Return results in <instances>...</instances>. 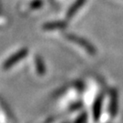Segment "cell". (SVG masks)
Listing matches in <instances>:
<instances>
[{
  "instance_id": "cell-1",
  "label": "cell",
  "mask_w": 123,
  "mask_h": 123,
  "mask_svg": "<svg viewBox=\"0 0 123 123\" xmlns=\"http://www.w3.org/2000/svg\"><path fill=\"white\" fill-rule=\"evenodd\" d=\"M65 37L68 40L74 42L75 44L79 45V47L83 48L88 54H90V55H96L97 54V49H96V48L87 39H85L83 37H79V36L77 35H74V34H66Z\"/></svg>"
},
{
  "instance_id": "cell-2",
  "label": "cell",
  "mask_w": 123,
  "mask_h": 123,
  "mask_svg": "<svg viewBox=\"0 0 123 123\" xmlns=\"http://www.w3.org/2000/svg\"><path fill=\"white\" fill-rule=\"evenodd\" d=\"M27 54H28V49L26 48L18 50V52L14 53L11 57H9L7 59L5 60V62L2 65V68L5 70H7L9 68H11L15 64H17L18 62L22 60L24 57H26L27 56Z\"/></svg>"
},
{
  "instance_id": "cell-3",
  "label": "cell",
  "mask_w": 123,
  "mask_h": 123,
  "mask_svg": "<svg viewBox=\"0 0 123 123\" xmlns=\"http://www.w3.org/2000/svg\"><path fill=\"white\" fill-rule=\"evenodd\" d=\"M118 109H119V94L116 88H112L110 93V105H109L110 116L112 118L116 117L118 113Z\"/></svg>"
},
{
  "instance_id": "cell-4",
  "label": "cell",
  "mask_w": 123,
  "mask_h": 123,
  "mask_svg": "<svg viewBox=\"0 0 123 123\" xmlns=\"http://www.w3.org/2000/svg\"><path fill=\"white\" fill-rule=\"evenodd\" d=\"M86 2H87V0H76L74 3L70 6V7L68 9V11H67V19H70V18H73L75 15L80 10V8L86 4Z\"/></svg>"
},
{
  "instance_id": "cell-5",
  "label": "cell",
  "mask_w": 123,
  "mask_h": 123,
  "mask_svg": "<svg viewBox=\"0 0 123 123\" xmlns=\"http://www.w3.org/2000/svg\"><path fill=\"white\" fill-rule=\"evenodd\" d=\"M102 103H103V96L99 95L96 98V99L94 101L92 109L93 113V119L95 121H98L101 115V110H102Z\"/></svg>"
},
{
  "instance_id": "cell-6",
  "label": "cell",
  "mask_w": 123,
  "mask_h": 123,
  "mask_svg": "<svg viewBox=\"0 0 123 123\" xmlns=\"http://www.w3.org/2000/svg\"><path fill=\"white\" fill-rule=\"evenodd\" d=\"M68 24L66 21H54V22H48L43 25V29L47 31L61 30L66 28Z\"/></svg>"
},
{
  "instance_id": "cell-7",
  "label": "cell",
  "mask_w": 123,
  "mask_h": 123,
  "mask_svg": "<svg viewBox=\"0 0 123 123\" xmlns=\"http://www.w3.org/2000/svg\"><path fill=\"white\" fill-rule=\"evenodd\" d=\"M35 64H36V69H37V73L39 76H43L46 73V66L43 61V59L41 57L37 56L35 59Z\"/></svg>"
},
{
  "instance_id": "cell-8",
  "label": "cell",
  "mask_w": 123,
  "mask_h": 123,
  "mask_svg": "<svg viewBox=\"0 0 123 123\" xmlns=\"http://www.w3.org/2000/svg\"><path fill=\"white\" fill-rule=\"evenodd\" d=\"M44 5V1L43 0H33L31 1L29 4V8L32 10H36V9H39L43 6Z\"/></svg>"
},
{
  "instance_id": "cell-9",
  "label": "cell",
  "mask_w": 123,
  "mask_h": 123,
  "mask_svg": "<svg viewBox=\"0 0 123 123\" xmlns=\"http://www.w3.org/2000/svg\"><path fill=\"white\" fill-rule=\"evenodd\" d=\"M87 119H88V113L84 111V112H82V113H80L79 117H78L77 119H75V122L82 123V122H85V121H87Z\"/></svg>"
},
{
  "instance_id": "cell-10",
  "label": "cell",
  "mask_w": 123,
  "mask_h": 123,
  "mask_svg": "<svg viewBox=\"0 0 123 123\" xmlns=\"http://www.w3.org/2000/svg\"><path fill=\"white\" fill-rule=\"evenodd\" d=\"M81 107H82V104L80 103V102H76L74 104H72L70 107V110L72 111H74V110H78L79 109H81Z\"/></svg>"
}]
</instances>
